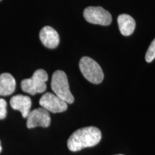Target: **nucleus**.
I'll list each match as a JSON object with an SVG mask.
<instances>
[{"label":"nucleus","instance_id":"1","mask_svg":"<svg viewBox=\"0 0 155 155\" xmlns=\"http://www.w3.org/2000/svg\"><path fill=\"white\" fill-rule=\"evenodd\" d=\"M101 132L95 127H87L74 131L69 137L67 144L71 152H78L87 147L96 146L101 139Z\"/></svg>","mask_w":155,"mask_h":155},{"label":"nucleus","instance_id":"2","mask_svg":"<svg viewBox=\"0 0 155 155\" xmlns=\"http://www.w3.org/2000/svg\"><path fill=\"white\" fill-rule=\"evenodd\" d=\"M48 80V73L43 69L37 70L30 78H27L21 82L23 91L30 95L42 94L47 88L46 82Z\"/></svg>","mask_w":155,"mask_h":155},{"label":"nucleus","instance_id":"3","mask_svg":"<svg viewBox=\"0 0 155 155\" xmlns=\"http://www.w3.org/2000/svg\"><path fill=\"white\" fill-rule=\"evenodd\" d=\"M51 88L56 96L65 101L67 104L74 102V96L69 88L68 77L65 72L56 71L53 73L51 81Z\"/></svg>","mask_w":155,"mask_h":155},{"label":"nucleus","instance_id":"4","mask_svg":"<svg viewBox=\"0 0 155 155\" xmlns=\"http://www.w3.org/2000/svg\"><path fill=\"white\" fill-rule=\"evenodd\" d=\"M79 68L86 80L94 84H99L104 80V75L98 63L89 57H83L79 63Z\"/></svg>","mask_w":155,"mask_h":155},{"label":"nucleus","instance_id":"5","mask_svg":"<svg viewBox=\"0 0 155 155\" xmlns=\"http://www.w3.org/2000/svg\"><path fill=\"white\" fill-rule=\"evenodd\" d=\"M83 17L88 22L107 26L112 22L111 14L101 7H88L83 11Z\"/></svg>","mask_w":155,"mask_h":155},{"label":"nucleus","instance_id":"6","mask_svg":"<svg viewBox=\"0 0 155 155\" xmlns=\"http://www.w3.org/2000/svg\"><path fill=\"white\" fill-rule=\"evenodd\" d=\"M40 105L48 111L54 114L62 113L68 108L67 103L52 93H46L40 98Z\"/></svg>","mask_w":155,"mask_h":155},{"label":"nucleus","instance_id":"7","mask_svg":"<svg viewBox=\"0 0 155 155\" xmlns=\"http://www.w3.org/2000/svg\"><path fill=\"white\" fill-rule=\"evenodd\" d=\"M27 127L28 129H32L38 127L47 128L51 122L49 111L44 108H38L29 113L27 117Z\"/></svg>","mask_w":155,"mask_h":155},{"label":"nucleus","instance_id":"8","mask_svg":"<svg viewBox=\"0 0 155 155\" xmlns=\"http://www.w3.org/2000/svg\"><path fill=\"white\" fill-rule=\"evenodd\" d=\"M40 39L46 48L54 49L60 42L59 35L55 29L50 26L44 27L40 32Z\"/></svg>","mask_w":155,"mask_h":155},{"label":"nucleus","instance_id":"9","mask_svg":"<svg viewBox=\"0 0 155 155\" xmlns=\"http://www.w3.org/2000/svg\"><path fill=\"white\" fill-rule=\"evenodd\" d=\"M10 106L14 110L20 111L23 118H27L30 112L32 101L29 96L17 95L10 99Z\"/></svg>","mask_w":155,"mask_h":155},{"label":"nucleus","instance_id":"10","mask_svg":"<svg viewBox=\"0 0 155 155\" xmlns=\"http://www.w3.org/2000/svg\"><path fill=\"white\" fill-rule=\"evenodd\" d=\"M16 88L15 78L8 73L0 75V96H9L14 93Z\"/></svg>","mask_w":155,"mask_h":155},{"label":"nucleus","instance_id":"11","mask_svg":"<svg viewBox=\"0 0 155 155\" xmlns=\"http://www.w3.org/2000/svg\"><path fill=\"white\" fill-rule=\"evenodd\" d=\"M118 25L121 35L129 36L133 33L136 28V22L130 15L123 14L118 17Z\"/></svg>","mask_w":155,"mask_h":155},{"label":"nucleus","instance_id":"12","mask_svg":"<svg viewBox=\"0 0 155 155\" xmlns=\"http://www.w3.org/2000/svg\"><path fill=\"white\" fill-rule=\"evenodd\" d=\"M155 58V39L150 44V47L147 50L146 55H145V60L147 63H151L154 61Z\"/></svg>","mask_w":155,"mask_h":155},{"label":"nucleus","instance_id":"13","mask_svg":"<svg viewBox=\"0 0 155 155\" xmlns=\"http://www.w3.org/2000/svg\"><path fill=\"white\" fill-rule=\"evenodd\" d=\"M7 112V101L3 98H0V120L5 119Z\"/></svg>","mask_w":155,"mask_h":155},{"label":"nucleus","instance_id":"14","mask_svg":"<svg viewBox=\"0 0 155 155\" xmlns=\"http://www.w3.org/2000/svg\"><path fill=\"white\" fill-rule=\"evenodd\" d=\"M2 144H1V141H0V153L2 152Z\"/></svg>","mask_w":155,"mask_h":155},{"label":"nucleus","instance_id":"15","mask_svg":"<svg viewBox=\"0 0 155 155\" xmlns=\"http://www.w3.org/2000/svg\"><path fill=\"white\" fill-rule=\"evenodd\" d=\"M117 155H124V154H117Z\"/></svg>","mask_w":155,"mask_h":155},{"label":"nucleus","instance_id":"16","mask_svg":"<svg viewBox=\"0 0 155 155\" xmlns=\"http://www.w3.org/2000/svg\"><path fill=\"white\" fill-rule=\"evenodd\" d=\"M0 1H1V0H0Z\"/></svg>","mask_w":155,"mask_h":155}]
</instances>
